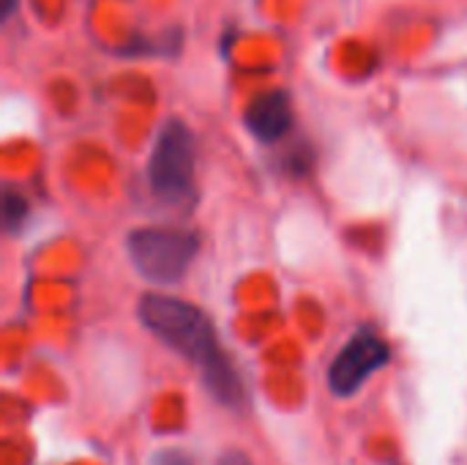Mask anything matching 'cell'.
Wrapping results in <instances>:
<instances>
[{"mask_svg":"<svg viewBox=\"0 0 467 465\" xmlns=\"http://www.w3.org/2000/svg\"><path fill=\"white\" fill-rule=\"evenodd\" d=\"M140 321L153 337H159L167 348H172L200 370L205 389L219 403L230 408L241 406L244 400L241 378L230 365V359L224 356L216 332L200 307L172 296L148 293L140 301Z\"/></svg>","mask_w":467,"mask_h":465,"instance_id":"cell-1","label":"cell"},{"mask_svg":"<svg viewBox=\"0 0 467 465\" xmlns=\"http://www.w3.org/2000/svg\"><path fill=\"white\" fill-rule=\"evenodd\" d=\"M134 269L153 285H175L200 252V238L181 227H142L126 238Z\"/></svg>","mask_w":467,"mask_h":465,"instance_id":"cell-2","label":"cell"},{"mask_svg":"<svg viewBox=\"0 0 467 465\" xmlns=\"http://www.w3.org/2000/svg\"><path fill=\"white\" fill-rule=\"evenodd\" d=\"M150 192L170 206L192 203L194 197V137L183 121H167L156 134L148 159Z\"/></svg>","mask_w":467,"mask_h":465,"instance_id":"cell-3","label":"cell"},{"mask_svg":"<svg viewBox=\"0 0 467 465\" xmlns=\"http://www.w3.org/2000/svg\"><path fill=\"white\" fill-rule=\"evenodd\" d=\"M389 359H391V348L386 345V340L372 329H361L328 367L331 392L339 397L356 395L369 381V375H375L389 365Z\"/></svg>","mask_w":467,"mask_h":465,"instance_id":"cell-4","label":"cell"},{"mask_svg":"<svg viewBox=\"0 0 467 465\" xmlns=\"http://www.w3.org/2000/svg\"><path fill=\"white\" fill-rule=\"evenodd\" d=\"M246 129L260 143H276L293 129V104L287 90H265L246 110Z\"/></svg>","mask_w":467,"mask_h":465,"instance_id":"cell-5","label":"cell"},{"mask_svg":"<svg viewBox=\"0 0 467 465\" xmlns=\"http://www.w3.org/2000/svg\"><path fill=\"white\" fill-rule=\"evenodd\" d=\"M3 219H5V227L11 233H16L25 219H27V200L22 195H14V192H5V200H3Z\"/></svg>","mask_w":467,"mask_h":465,"instance_id":"cell-6","label":"cell"},{"mask_svg":"<svg viewBox=\"0 0 467 465\" xmlns=\"http://www.w3.org/2000/svg\"><path fill=\"white\" fill-rule=\"evenodd\" d=\"M150 465H194L189 455H183L181 449H161L150 458Z\"/></svg>","mask_w":467,"mask_h":465,"instance_id":"cell-7","label":"cell"},{"mask_svg":"<svg viewBox=\"0 0 467 465\" xmlns=\"http://www.w3.org/2000/svg\"><path fill=\"white\" fill-rule=\"evenodd\" d=\"M216 465H252V460L244 452H227Z\"/></svg>","mask_w":467,"mask_h":465,"instance_id":"cell-8","label":"cell"},{"mask_svg":"<svg viewBox=\"0 0 467 465\" xmlns=\"http://www.w3.org/2000/svg\"><path fill=\"white\" fill-rule=\"evenodd\" d=\"M16 8V0H3V19H8Z\"/></svg>","mask_w":467,"mask_h":465,"instance_id":"cell-9","label":"cell"}]
</instances>
